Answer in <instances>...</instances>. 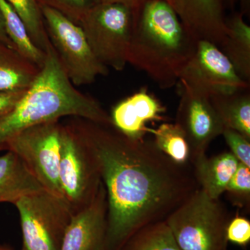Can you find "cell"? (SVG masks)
<instances>
[{
	"mask_svg": "<svg viewBox=\"0 0 250 250\" xmlns=\"http://www.w3.org/2000/svg\"><path fill=\"white\" fill-rule=\"evenodd\" d=\"M98 163L107 199L104 250H120L145 227L166 220L199 188L188 164L174 162L152 140H133L113 125L67 120Z\"/></svg>",
	"mask_w": 250,
	"mask_h": 250,
	"instance_id": "cell-1",
	"label": "cell"
},
{
	"mask_svg": "<svg viewBox=\"0 0 250 250\" xmlns=\"http://www.w3.org/2000/svg\"><path fill=\"white\" fill-rule=\"evenodd\" d=\"M37 78L9 111L0 116V152L14 138L29 128L64 117H80L106 125L110 114L95 99L75 88L52 44Z\"/></svg>",
	"mask_w": 250,
	"mask_h": 250,
	"instance_id": "cell-2",
	"label": "cell"
},
{
	"mask_svg": "<svg viewBox=\"0 0 250 250\" xmlns=\"http://www.w3.org/2000/svg\"><path fill=\"white\" fill-rule=\"evenodd\" d=\"M128 63L146 72L162 89L174 86L197 42L165 0H144L133 12Z\"/></svg>",
	"mask_w": 250,
	"mask_h": 250,
	"instance_id": "cell-3",
	"label": "cell"
},
{
	"mask_svg": "<svg viewBox=\"0 0 250 250\" xmlns=\"http://www.w3.org/2000/svg\"><path fill=\"white\" fill-rule=\"evenodd\" d=\"M229 221L220 200L200 188L166 219L182 250H228Z\"/></svg>",
	"mask_w": 250,
	"mask_h": 250,
	"instance_id": "cell-4",
	"label": "cell"
},
{
	"mask_svg": "<svg viewBox=\"0 0 250 250\" xmlns=\"http://www.w3.org/2000/svg\"><path fill=\"white\" fill-rule=\"evenodd\" d=\"M39 7L49 40L72 84H90L98 76L108 75V67L95 57L80 25L57 10Z\"/></svg>",
	"mask_w": 250,
	"mask_h": 250,
	"instance_id": "cell-5",
	"label": "cell"
},
{
	"mask_svg": "<svg viewBox=\"0 0 250 250\" xmlns=\"http://www.w3.org/2000/svg\"><path fill=\"white\" fill-rule=\"evenodd\" d=\"M59 179L72 213L89 205L103 183L95 156L68 121L62 123Z\"/></svg>",
	"mask_w": 250,
	"mask_h": 250,
	"instance_id": "cell-6",
	"label": "cell"
},
{
	"mask_svg": "<svg viewBox=\"0 0 250 250\" xmlns=\"http://www.w3.org/2000/svg\"><path fill=\"white\" fill-rule=\"evenodd\" d=\"M133 24L134 14L129 8L95 3L80 25L97 59L108 68L121 71L128 64Z\"/></svg>",
	"mask_w": 250,
	"mask_h": 250,
	"instance_id": "cell-7",
	"label": "cell"
},
{
	"mask_svg": "<svg viewBox=\"0 0 250 250\" xmlns=\"http://www.w3.org/2000/svg\"><path fill=\"white\" fill-rule=\"evenodd\" d=\"M21 220V250H60L72 210L62 197L45 190L21 197L14 205Z\"/></svg>",
	"mask_w": 250,
	"mask_h": 250,
	"instance_id": "cell-8",
	"label": "cell"
},
{
	"mask_svg": "<svg viewBox=\"0 0 250 250\" xmlns=\"http://www.w3.org/2000/svg\"><path fill=\"white\" fill-rule=\"evenodd\" d=\"M61 130L60 121L36 125L11 140L6 151L21 158L44 190L62 198L59 179Z\"/></svg>",
	"mask_w": 250,
	"mask_h": 250,
	"instance_id": "cell-9",
	"label": "cell"
},
{
	"mask_svg": "<svg viewBox=\"0 0 250 250\" xmlns=\"http://www.w3.org/2000/svg\"><path fill=\"white\" fill-rule=\"evenodd\" d=\"M179 83L205 96L225 95L250 88L218 46L198 41L196 50L185 65Z\"/></svg>",
	"mask_w": 250,
	"mask_h": 250,
	"instance_id": "cell-10",
	"label": "cell"
},
{
	"mask_svg": "<svg viewBox=\"0 0 250 250\" xmlns=\"http://www.w3.org/2000/svg\"><path fill=\"white\" fill-rule=\"evenodd\" d=\"M180 100L175 124L183 131L190 149V162L206 154L210 143L225 126L210 98L180 84Z\"/></svg>",
	"mask_w": 250,
	"mask_h": 250,
	"instance_id": "cell-11",
	"label": "cell"
},
{
	"mask_svg": "<svg viewBox=\"0 0 250 250\" xmlns=\"http://www.w3.org/2000/svg\"><path fill=\"white\" fill-rule=\"evenodd\" d=\"M107 199L103 182L89 205L72 214L60 250H104Z\"/></svg>",
	"mask_w": 250,
	"mask_h": 250,
	"instance_id": "cell-12",
	"label": "cell"
},
{
	"mask_svg": "<svg viewBox=\"0 0 250 250\" xmlns=\"http://www.w3.org/2000/svg\"><path fill=\"white\" fill-rule=\"evenodd\" d=\"M172 6L192 37L221 47L227 27L225 9L220 0H173Z\"/></svg>",
	"mask_w": 250,
	"mask_h": 250,
	"instance_id": "cell-13",
	"label": "cell"
},
{
	"mask_svg": "<svg viewBox=\"0 0 250 250\" xmlns=\"http://www.w3.org/2000/svg\"><path fill=\"white\" fill-rule=\"evenodd\" d=\"M165 107L161 102L149 93L147 88L122 100L112 109V125L126 137L133 140L143 139L150 122L161 121Z\"/></svg>",
	"mask_w": 250,
	"mask_h": 250,
	"instance_id": "cell-14",
	"label": "cell"
},
{
	"mask_svg": "<svg viewBox=\"0 0 250 250\" xmlns=\"http://www.w3.org/2000/svg\"><path fill=\"white\" fill-rule=\"evenodd\" d=\"M199 188L214 200H219L238 168L240 163L231 152L208 157L197 156L190 161Z\"/></svg>",
	"mask_w": 250,
	"mask_h": 250,
	"instance_id": "cell-15",
	"label": "cell"
},
{
	"mask_svg": "<svg viewBox=\"0 0 250 250\" xmlns=\"http://www.w3.org/2000/svg\"><path fill=\"white\" fill-rule=\"evenodd\" d=\"M44 190L19 156L11 151L0 155V203L14 205L21 197Z\"/></svg>",
	"mask_w": 250,
	"mask_h": 250,
	"instance_id": "cell-16",
	"label": "cell"
},
{
	"mask_svg": "<svg viewBox=\"0 0 250 250\" xmlns=\"http://www.w3.org/2000/svg\"><path fill=\"white\" fill-rule=\"evenodd\" d=\"M40 70L18 51L0 42V93L25 91Z\"/></svg>",
	"mask_w": 250,
	"mask_h": 250,
	"instance_id": "cell-17",
	"label": "cell"
},
{
	"mask_svg": "<svg viewBox=\"0 0 250 250\" xmlns=\"http://www.w3.org/2000/svg\"><path fill=\"white\" fill-rule=\"evenodd\" d=\"M225 23L227 34L220 49L240 77L250 83V27L239 11H235L226 18Z\"/></svg>",
	"mask_w": 250,
	"mask_h": 250,
	"instance_id": "cell-18",
	"label": "cell"
},
{
	"mask_svg": "<svg viewBox=\"0 0 250 250\" xmlns=\"http://www.w3.org/2000/svg\"><path fill=\"white\" fill-rule=\"evenodd\" d=\"M209 98L225 128L235 130L250 139V88Z\"/></svg>",
	"mask_w": 250,
	"mask_h": 250,
	"instance_id": "cell-19",
	"label": "cell"
},
{
	"mask_svg": "<svg viewBox=\"0 0 250 250\" xmlns=\"http://www.w3.org/2000/svg\"><path fill=\"white\" fill-rule=\"evenodd\" d=\"M0 12L6 34L16 49L41 68L45 62V52L38 47L31 40L22 18L6 0H0Z\"/></svg>",
	"mask_w": 250,
	"mask_h": 250,
	"instance_id": "cell-20",
	"label": "cell"
},
{
	"mask_svg": "<svg viewBox=\"0 0 250 250\" xmlns=\"http://www.w3.org/2000/svg\"><path fill=\"white\" fill-rule=\"evenodd\" d=\"M120 250H182L166 220L141 229Z\"/></svg>",
	"mask_w": 250,
	"mask_h": 250,
	"instance_id": "cell-21",
	"label": "cell"
},
{
	"mask_svg": "<svg viewBox=\"0 0 250 250\" xmlns=\"http://www.w3.org/2000/svg\"><path fill=\"white\" fill-rule=\"evenodd\" d=\"M154 136V144L159 150L174 162L182 165L188 164L190 149L183 131L178 125L164 123L157 129H148Z\"/></svg>",
	"mask_w": 250,
	"mask_h": 250,
	"instance_id": "cell-22",
	"label": "cell"
},
{
	"mask_svg": "<svg viewBox=\"0 0 250 250\" xmlns=\"http://www.w3.org/2000/svg\"><path fill=\"white\" fill-rule=\"evenodd\" d=\"M18 13L27 27L31 40L45 52L51 45L44 24L43 18L36 0H6Z\"/></svg>",
	"mask_w": 250,
	"mask_h": 250,
	"instance_id": "cell-23",
	"label": "cell"
},
{
	"mask_svg": "<svg viewBox=\"0 0 250 250\" xmlns=\"http://www.w3.org/2000/svg\"><path fill=\"white\" fill-rule=\"evenodd\" d=\"M225 192L235 207L250 208V167L239 164Z\"/></svg>",
	"mask_w": 250,
	"mask_h": 250,
	"instance_id": "cell-24",
	"label": "cell"
},
{
	"mask_svg": "<svg viewBox=\"0 0 250 250\" xmlns=\"http://www.w3.org/2000/svg\"><path fill=\"white\" fill-rule=\"evenodd\" d=\"M39 6H48L80 25L90 8L95 4L94 0H36Z\"/></svg>",
	"mask_w": 250,
	"mask_h": 250,
	"instance_id": "cell-25",
	"label": "cell"
},
{
	"mask_svg": "<svg viewBox=\"0 0 250 250\" xmlns=\"http://www.w3.org/2000/svg\"><path fill=\"white\" fill-rule=\"evenodd\" d=\"M221 136L238 162L250 167V139L229 128L224 129Z\"/></svg>",
	"mask_w": 250,
	"mask_h": 250,
	"instance_id": "cell-26",
	"label": "cell"
},
{
	"mask_svg": "<svg viewBox=\"0 0 250 250\" xmlns=\"http://www.w3.org/2000/svg\"><path fill=\"white\" fill-rule=\"evenodd\" d=\"M226 235L228 242L239 246H246L250 241V220L236 215L229 221Z\"/></svg>",
	"mask_w": 250,
	"mask_h": 250,
	"instance_id": "cell-27",
	"label": "cell"
},
{
	"mask_svg": "<svg viewBox=\"0 0 250 250\" xmlns=\"http://www.w3.org/2000/svg\"><path fill=\"white\" fill-rule=\"evenodd\" d=\"M25 91L0 93V116L9 111Z\"/></svg>",
	"mask_w": 250,
	"mask_h": 250,
	"instance_id": "cell-28",
	"label": "cell"
},
{
	"mask_svg": "<svg viewBox=\"0 0 250 250\" xmlns=\"http://www.w3.org/2000/svg\"><path fill=\"white\" fill-rule=\"evenodd\" d=\"M223 4L224 9H234L235 6L238 5L239 12L243 16H250V0H220Z\"/></svg>",
	"mask_w": 250,
	"mask_h": 250,
	"instance_id": "cell-29",
	"label": "cell"
},
{
	"mask_svg": "<svg viewBox=\"0 0 250 250\" xmlns=\"http://www.w3.org/2000/svg\"><path fill=\"white\" fill-rule=\"evenodd\" d=\"M143 1L144 0H99L98 3L123 5V6H126L132 10L134 12L139 9Z\"/></svg>",
	"mask_w": 250,
	"mask_h": 250,
	"instance_id": "cell-30",
	"label": "cell"
},
{
	"mask_svg": "<svg viewBox=\"0 0 250 250\" xmlns=\"http://www.w3.org/2000/svg\"><path fill=\"white\" fill-rule=\"evenodd\" d=\"M0 42H2V43L5 44V45L9 46V47H11V48L17 50L16 47H15L14 44H13V42L10 40L7 34H6V29H5L4 27V21H3L1 12H0Z\"/></svg>",
	"mask_w": 250,
	"mask_h": 250,
	"instance_id": "cell-31",
	"label": "cell"
},
{
	"mask_svg": "<svg viewBox=\"0 0 250 250\" xmlns=\"http://www.w3.org/2000/svg\"><path fill=\"white\" fill-rule=\"evenodd\" d=\"M0 250H14L11 247L6 246V245L0 244Z\"/></svg>",
	"mask_w": 250,
	"mask_h": 250,
	"instance_id": "cell-32",
	"label": "cell"
},
{
	"mask_svg": "<svg viewBox=\"0 0 250 250\" xmlns=\"http://www.w3.org/2000/svg\"><path fill=\"white\" fill-rule=\"evenodd\" d=\"M166 1H167L168 4H170L171 6L172 5V1H173V0H165Z\"/></svg>",
	"mask_w": 250,
	"mask_h": 250,
	"instance_id": "cell-33",
	"label": "cell"
},
{
	"mask_svg": "<svg viewBox=\"0 0 250 250\" xmlns=\"http://www.w3.org/2000/svg\"><path fill=\"white\" fill-rule=\"evenodd\" d=\"M95 3H98L99 0H94Z\"/></svg>",
	"mask_w": 250,
	"mask_h": 250,
	"instance_id": "cell-34",
	"label": "cell"
}]
</instances>
